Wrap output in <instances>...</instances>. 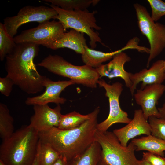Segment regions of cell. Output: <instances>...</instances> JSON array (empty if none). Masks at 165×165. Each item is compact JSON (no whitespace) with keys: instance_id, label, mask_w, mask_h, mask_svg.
Returning a JSON list of instances; mask_svg holds the SVG:
<instances>
[{"instance_id":"obj_1","label":"cell","mask_w":165,"mask_h":165,"mask_svg":"<svg viewBox=\"0 0 165 165\" xmlns=\"http://www.w3.org/2000/svg\"><path fill=\"white\" fill-rule=\"evenodd\" d=\"M100 107H96L91 118L74 129L57 127L38 132L39 140L50 145L68 162L85 151L94 141Z\"/></svg>"},{"instance_id":"obj_2","label":"cell","mask_w":165,"mask_h":165,"mask_svg":"<svg viewBox=\"0 0 165 165\" xmlns=\"http://www.w3.org/2000/svg\"><path fill=\"white\" fill-rule=\"evenodd\" d=\"M38 46L29 43L16 44L6 58L7 76L15 85L29 94L41 92L44 88L43 84L46 76L39 74L34 62L38 54Z\"/></svg>"},{"instance_id":"obj_3","label":"cell","mask_w":165,"mask_h":165,"mask_svg":"<svg viewBox=\"0 0 165 165\" xmlns=\"http://www.w3.org/2000/svg\"><path fill=\"white\" fill-rule=\"evenodd\" d=\"M38 132L29 125L22 127L2 140L0 160L5 165H32L36 157Z\"/></svg>"},{"instance_id":"obj_4","label":"cell","mask_w":165,"mask_h":165,"mask_svg":"<svg viewBox=\"0 0 165 165\" xmlns=\"http://www.w3.org/2000/svg\"><path fill=\"white\" fill-rule=\"evenodd\" d=\"M50 72L69 78L75 83L88 87H97L100 75L96 69L86 65L76 66L57 55H49L38 64Z\"/></svg>"},{"instance_id":"obj_5","label":"cell","mask_w":165,"mask_h":165,"mask_svg":"<svg viewBox=\"0 0 165 165\" xmlns=\"http://www.w3.org/2000/svg\"><path fill=\"white\" fill-rule=\"evenodd\" d=\"M94 141L101 147V159L109 165H140L135 154L136 146L131 142L127 147L123 146L113 132L97 130Z\"/></svg>"},{"instance_id":"obj_6","label":"cell","mask_w":165,"mask_h":165,"mask_svg":"<svg viewBox=\"0 0 165 165\" xmlns=\"http://www.w3.org/2000/svg\"><path fill=\"white\" fill-rule=\"evenodd\" d=\"M50 6L57 12V19L61 22L65 31L70 28L86 34L90 38L89 45L92 49L96 47L97 42L106 46L102 42L99 33L94 30L101 29L96 24L95 15L97 11L90 12L87 9L66 10L52 4Z\"/></svg>"},{"instance_id":"obj_7","label":"cell","mask_w":165,"mask_h":165,"mask_svg":"<svg viewBox=\"0 0 165 165\" xmlns=\"http://www.w3.org/2000/svg\"><path fill=\"white\" fill-rule=\"evenodd\" d=\"M139 29L148 39L150 52L146 66L159 55L165 48V25L155 23L144 6L138 3L134 4Z\"/></svg>"},{"instance_id":"obj_8","label":"cell","mask_w":165,"mask_h":165,"mask_svg":"<svg viewBox=\"0 0 165 165\" xmlns=\"http://www.w3.org/2000/svg\"><path fill=\"white\" fill-rule=\"evenodd\" d=\"M65 31L61 22L53 20L39 24L36 27L23 31L13 38L16 44L29 43L46 47L60 39Z\"/></svg>"},{"instance_id":"obj_9","label":"cell","mask_w":165,"mask_h":165,"mask_svg":"<svg viewBox=\"0 0 165 165\" xmlns=\"http://www.w3.org/2000/svg\"><path fill=\"white\" fill-rule=\"evenodd\" d=\"M57 12L51 7L26 6L21 8L17 15L5 18L3 24L8 34L13 38L22 25L31 22L40 24L57 19Z\"/></svg>"},{"instance_id":"obj_10","label":"cell","mask_w":165,"mask_h":165,"mask_svg":"<svg viewBox=\"0 0 165 165\" xmlns=\"http://www.w3.org/2000/svg\"><path fill=\"white\" fill-rule=\"evenodd\" d=\"M97 84L100 87H103L106 91L105 95L108 98L109 112L107 118L97 124V130L104 132L115 123H129L131 119L128 117L127 113L121 109L119 105V98L123 90V84L119 82L108 84L103 79L99 80Z\"/></svg>"},{"instance_id":"obj_11","label":"cell","mask_w":165,"mask_h":165,"mask_svg":"<svg viewBox=\"0 0 165 165\" xmlns=\"http://www.w3.org/2000/svg\"><path fill=\"white\" fill-rule=\"evenodd\" d=\"M165 91V86L164 85L154 84L147 85L143 89H138L134 94L133 96L136 102L141 106L146 120L151 116L160 118L156 105Z\"/></svg>"},{"instance_id":"obj_12","label":"cell","mask_w":165,"mask_h":165,"mask_svg":"<svg viewBox=\"0 0 165 165\" xmlns=\"http://www.w3.org/2000/svg\"><path fill=\"white\" fill-rule=\"evenodd\" d=\"M75 84L72 80L54 81L45 77L43 85L45 88V91L42 94L32 97H28L25 101L28 105H45L49 103L57 105L64 104L66 99L60 97L61 92L68 86Z\"/></svg>"},{"instance_id":"obj_13","label":"cell","mask_w":165,"mask_h":165,"mask_svg":"<svg viewBox=\"0 0 165 165\" xmlns=\"http://www.w3.org/2000/svg\"><path fill=\"white\" fill-rule=\"evenodd\" d=\"M33 110L34 114L30 119V127L38 132L58 127L62 115L60 105L54 108L48 104L35 105H33Z\"/></svg>"},{"instance_id":"obj_14","label":"cell","mask_w":165,"mask_h":165,"mask_svg":"<svg viewBox=\"0 0 165 165\" xmlns=\"http://www.w3.org/2000/svg\"><path fill=\"white\" fill-rule=\"evenodd\" d=\"M121 145L127 147L129 140L138 135L151 134V127L145 118L141 109L135 110L133 119L127 124L121 128L113 131Z\"/></svg>"},{"instance_id":"obj_15","label":"cell","mask_w":165,"mask_h":165,"mask_svg":"<svg viewBox=\"0 0 165 165\" xmlns=\"http://www.w3.org/2000/svg\"><path fill=\"white\" fill-rule=\"evenodd\" d=\"M164 61L163 60H158L153 63L148 69L144 68L134 74L130 72L129 77L132 83L130 90L133 97L138 84L141 82V89L148 85L162 84L165 80Z\"/></svg>"},{"instance_id":"obj_16","label":"cell","mask_w":165,"mask_h":165,"mask_svg":"<svg viewBox=\"0 0 165 165\" xmlns=\"http://www.w3.org/2000/svg\"><path fill=\"white\" fill-rule=\"evenodd\" d=\"M139 38L136 37L130 40L126 45L121 49L109 53H105L89 48L86 46L85 50L82 54V61L85 65L97 68L104 62L112 58L116 54L129 49H136L139 52H143L146 50L145 46L138 45Z\"/></svg>"},{"instance_id":"obj_17","label":"cell","mask_w":165,"mask_h":165,"mask_svg":"<svg viewBox=\"0 0 165 165\" xmlns=\"http://www.w3.org/2000/svg\"><path fill=\"white\" fill-rule=\"evenodd\" d=\"M108 63L102 64L96 69L100 78L106 77L109 79L119 77L125 82L126 86L130 88L132 83L129 77V73L124 68L125 64L130 61L131 58L127 53L122 52L114 56Z\"/></svg>"},{"instance_id":"obj_18","label":"cell","mask_w":165,"mask_h":165,"mask_svg":"<svg viewBox=\"0 0 165 165\" xmlns=\"http://www.w3.org/2000/svg\"><path fill=\"white\" fill-rule=\"evenodd\" d=\"M84 35V33L71 29L69 31L65 32L60 39L46 47L54 50L60 48H68L82 55L87 46Z\"/></svg>"},{"instance_id":"obj_19","label":"cell","mask_w":165,"mask_h":165,"mask_svg":"<svg viewBox=\"0 0 165 165\" xmlns=\"http://www.w3.org/2000/svg\"><path fill=\"white\" fill-rule=\"evenodd\" d=\"M131 142L136 146V151L146 150L162 157L164 156L165 140L150 134L140 138H133Z\"/></svg>"},{"instance_id":"obj_20","label":"cell","mask_w":165,"mask_h":165,"mask_svg":"<svg viewBox=\"0 0 165 165\" xmlns=\"http://www.w3.org/2000/svg\"><path fill=\"white\" fill-rule=\"evenodd\" d=\"M101 151L100 145L94 141L83 152L68 161V165H97Z\"/></svg>"},{"instance_id":"obj_21","label":"cell","mask_w":165,"mask_h":165,"mask_svg":"<svg viewBox=\"0 0 165 165\" xmlns=\"http://www.w3.org/2000/svg\"><path fill=\"white\" fill-rule=\"evenodd\" d=\"M13 119L5 104L0 103V135L2 140L8 138L14 132Z\"/></svg>"},{"instance_id":"obj_22","label":"cell","mask_w":165,"mask_h":165,"mask_svg":"<svg viewBox=\"0 0 165 165\" xmlns=\"http://www.w3.org/2000/svg\"><path fill=\"white\" fill-rule=\"evenodd\" d=\"M92 115L93 112L83 115L75 111L65 115L62 114L58 128L63 130L75 128L90 119Z\"/></svg>"},{"instance_id":"obj_23","label":"cell","mask_w":165,"mask_h":165,"mask_svg":"<svg viewBox=\"0 0 165 165\" xmlns=\"http://www.w3.org/2000/svg\"><path fill=\"white\" fill-rule=\"evenodd\" d=\"M38 152L39 165H53L61 156L50 145L40 140Z\"/></svg>"},{"instance_id":"obj_24","label":"cell","mask_w":165,"mask_h":165,"mask_svg":"<svg viewBox=\"0 0 165 165\" xmlns=\"http://www.w3.org/2000/svg\"><path fill=\"white\" fill-rule=\"evenodd\" d=\"M16 44L13 38L7 32L5 27L2 23H0V60H4L7 56L11 53L16 46Z\"/></svg>"},{"instance_id":"obj_25","label":"cell","mask_w":165,"mask_h":165,"mask_svg":"<svg viewBox=\"0 0 165 165\" xmlns=\"http://www.w3.org/2000/svg\"><path fill=\"white\" fill-rule=\"evenodd\" d=\"M52 5L66 10L87 9L92 4L93 0H45Z\"/></svg>"},{"instance_id":"obj_26","label":"cell","mask_w":165,"mask_h":165,"mask_svg":"<svg viewBox=\"0 0 165 165\" xmlns=\"http://www.w3.org/2000/svg\"><path fill=\"white\" fill-rule=\"evenodd\" d=\"M148 119L151 134L165 140V120L153 116Z\"/></svg>"},{"instance_id":"obj_27","label":"cell","mask_w":165,"mask_h":165,"mask_svg":"<svg viewBox=\"0 0 165 165\" xmlns=\"http://www.w3.org/2000/svg\"><path fill=\"white\" fill-rule=\"evenodd\" d=\"M152 10L151 16L155 22L165 15V2L161 0H148Z\"/></svg>"},{"instance_id":"obj_28","label":"cell","mask_w":165,"mask_h":165,"mask_svg":"<svg viewBox=\"0 0 165 165\" xmlns=\"http://www.w3.org/2000/svg\"><path fill=\"white\" fill-rule=\"evenodd\" d=\"M14 85L12 80L7 75L0 78V92L4 95L8 97L10 95Z\"/></svg>"},{"instance_id":"obj_29","label":"cell","mask_w":165,"mask_h":165,"mask_svg":"<svg viewBox=\"0 0 165 165\" xmlns=\"http://www.w3.org/2000/svg\"><path fill=\"white\" fill-rule=\"evenodd\" d=\"M143 158L152 165H165V158L148 152L143 153Z\"/></svg>"},{"instance_id":"obj_30","label":"cell","mask_w":165,"mask_h":165,"mask_svg":"<svg viewBox=\"0 0 165 165\" xmlns=\"http://www.w3.org/2000/svg\"><path fill=\"white\" fill-rule=\"evenodd\" d=\"M68 161L64 156L61 155L53 165H68Z\"/></svg>"},{"instance_id":"obj_31","label":"cell","mask_w":165,"mask_h":165,"mask_svg":"<svg viewBox=\"0 0 165 165\" xmlns=\"http://www.w3.org/2000/svg\"><path fill=\"white\" fill-rule=\"evenodd\" d=\"M160 115V118L165 120V102L161 107L158 108Z\"/></svg>"},{"instance_id":"obj_32","label":"cell","mask_w":165,"mask_h":165,"mask_svg":"<svg viewBox=\"0 0 165 165\" xmlns=\"http://www.w3.org/2000/svg\"><path fill=\"white\" fill-rule=\"evenodd\" d=\"M140 161V165H152L143 158Z\"/></svg>"},{"instance_id":"obj_33","label":"cell","mask_w":165,"mask_h":165,"mask_svg":"<svg viewBox=\"0 0 165 165\" xmlns=\"http://www.w3.org/2000/svg\"><path fill=\"white\" fill-rule=\"evenodd\" d=\"M32 165H39V156L38 151H37V154L35 159Z\"/></svg>"},{"instance_id":"obj_34","label":"cell","mask_w":165,"mask_h":165,"mask_svg":"<svg viewBox=\"0 0 165 165\" xmlns=\"http://www.w3.org/2000/svg\"><path fill=\"white\" fill-rule=\"evenodd\" d=\"M97 165H109L104 161L101 159L98 162Z\"/></svg>"},{"instance_id":"obj_35","label":"cell","mask_w":165,"mask_h":165,"mask_svg":"<svg viewBox=\"0 0 165 165\" xmlns=\"http://www.w3.org/2000/svg\"><path fill=\"white\" fill-rule=\"evenodd\" d=\"M99 1L100 0H93L92 5L93 6H95L99 2Z\"/></svg>"},{"instance_id":"obj_36","label":"cell","mask_w":165,"mask_h":165,"mask_svg":"<svg viewBox=\"0 0 165 165\" xmlns=\"http://www.w3.org/2000/svg\"><path fill=\"white\" fill-rule=\"evenodd\" d=\"M0 165H5L3 163L1 160H0Z\"/></svg>"},{"instance_id":"obj_37","label":"cell","mask_w":165,"mask_h":165,"mask_svg":"<svg viewBox=\"0 0 165 165\" xmlns=\"http://www.w3.org/2000/svg\"><path fill=\"white\" fill-rule=\"evenodd\" d=\"M163 68L164 70L165 71V60H164V61Z\"/></svg>"}]
</instances>
